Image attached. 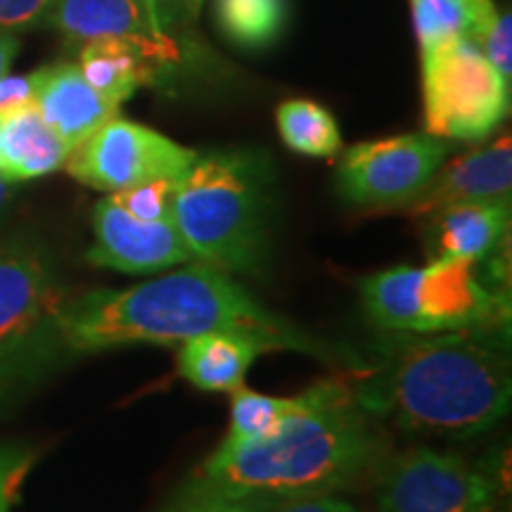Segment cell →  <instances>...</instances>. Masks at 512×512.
I'll list each match as a JSON object with an SVG mask.
<instances>
[{"label":"cell","mask_w":512,"mask_h":512,"mask_svg":"<svg viewBox=\"0 0 512 512\" xmlns=\"http://www.w3.org/2000/svg\"><path fill=\"white\" fill-rule=\"evenodd\" d=\"M147 3H150V0H147Z\"/></svg>","instance_id":"836d02e7"},{"label":"cell","mask_w":512,"mask_h":512,"mask_svg":"<svg viewBox=\"0 0 512 512\" xmlns=\"http://www.w3.org/2000/svg\"><path fill=\"white\" fill-rule=\"evenodd\" d=\"M494 482L465 460L411 448L384 467L377 512H494Z\"/></svg>","instance_id":"30bf717a"},{"label":"cell","mask_w":512,"mask_h":512,"mask_svg":"<svg viewBox=\"0 0 512 512\" xmlns=\"http://www.w3.org/2000/svg\"><path fill=\"white\" fill-rule=\"evenodd\" d=\"M93 233L88 261L121 273L150 275L195 259L174 219L140 221L112 195L95 204Z\"/></svg>","instance_id":"8fae6325"},{"label":"cell","mask_w":512,"mask_h":512,"mask_svg":"<svg viewBox=\"0 0 512 512\" xmlns=\"http://www.w3.org/2000/svg\"><path fill=\"white\" fill-rule=\"evenodd\" d=\"M69 152L72 147L43 121L36 105L0 121V174L12 183L53 174Z\"/></svg>","instance_id":"ac0fdd59"},{"label":"cell","mask_w":512,"mask_h":512,"mask_svg":"<svg viewBox=\"0 0 512 512\" xmlns=\"http://www.w3.org/2000/svg\"><path fill=\"white\" fill-rule=\"evenodd\" d=\"M271 342L252 332L214 330L183 342L178 354V370L202 392H233L245 382L252 363Z\"/></svg>","instance_id":"9a60e30c"},{"label":"cell","mask_w":512,"mask_h":512,"mask_svg":"<svg viewBox=\"0 0 512 512\" xmlns=\"http://www.w3.org/2000/svg\"><path fill=\"white\" fill-rule=\"evenodd\" d=\"M67 299L46 249L0 240V403L67 356L60 332Z\"/></svg>","instance_id":"8992f818"},{"label":"cell","mask_w":512,"mask_h":512,"mask_svg":"<svg viewBox=\"0 0 512 512\" xmlns=\"http://www.w3.org/2000/svg\"><path fill=\"white\" fill-rule=\"evenodd\" d=\"M448 155V145L430 133H406L344 152L337 190L358 207H403L425 190Z\"/></svg>","instance_id":"9c48e42d"},{"label":"cell","mask_w":512,"mask_h":512,"mask_svg":"<svg viewBox=\"0 0 512 512\" xmlns=\"http://www.w3.org/2000/svg\"><path fill=\"white\" fill-rule=\"evenodd\" d=\"M31 465L34 453L29 448L0 444V512H12Z\"/></svg>","instance_id":"d4e9b609"},{"label":"cell","mask_w":512,"mask_h":512,"mask_svg":"<svg viewBox=\"0 0 512 512\" xmlns=\"http://www.w3.org/2000/svg\"><path fill=\"white\" fill-rule=\"evenodd\" d=\"M216 24L235 46H273L287 24V0H216Z\"/></svg>","instance_id":"d6986e66"},{"label":"cell","mask_w":512,"mask_h":512,"mask_svg":"<svg viewBox=\"0 0 512 512\" xmlns=\"http://www.w3.org/2000/svg\"><path fill=\"white\" fill-rule=\"evenodd\" d=\"M36 105L34 74L8 76L0 79V121Z\"/></svg>","instance_id":"83f0119b"},{"label":"cell","mask_w":512,"mask_h":512,"mask_svg":"<svg viewBox=\"0 0 512 512\" xmlns=\"http://www.w3.org/2000/svg\"><path fill=\"white\" fill-rule=\"evenodd\" d=\"M271 166L261 155L221 150L197 155L178 178L174 221L202 264L256 273L264 264Z\"/></svg>","instance_id":"277c9868"},{"label":"cell","mask_w":512,"mask_h":512,"mask_svg":"<svg viewBox=\"0 0 512 512\" xmlns=\"http://www.w3.org/2000/svg\"><path fill=\"white\" fill-rule=\"evenodd\" d=\"M181 178V176H178ZM178 178H157V181L136 185L131 190L112 192L114 202L140 221L174 219V200Z\"/></svg>","instance_id":"603a6c76"},{"label":"cell","mask_w":512,"mask_h":512,"mask_svg":"<svg viewBox=\"0 0 512 512\" xmlns=\"http://www.w3.org/2000/svg\"><path fill=\"white\" fill-rule=\"evenodd\" d=\"M370 318L403 335L496 328L508 330L510 292L491 287L475 261L434 256L427 266H394L361 287Z\"/></svg>","instance_id":"5b68a950"},{"label":"cell","mask_w":512,"mask_h":512,"mask_svg":"<svg viewBox=\"0 0 512 512\" xmlns=\"http://www.w3.org/2000/svg\"><path fill=\"white\" fill-rule=\"evenodd\" d=\"M200 5L202 0H150L152 15H155L162 31L192 22L200 12Z\"/></svg>","instance_id":"f546056e"},{"label":"cell","mask_w":512,"mask_h":512,"mask_svg":"<svg viewBox=\"0 0 512 512\" xmlns=\"http://www.w3.org/2000/svg\"><path fill=\"white\" fill-rule=\"evenodd\" d=\"M280 138L306 157H332L342 147L337 119L313 100H287L275 112Z\"/></svg>","instance_id":"ffe728a7"},{"label":"cell","mask_w":512,"mask_h":512,"mask_svg":"<svg viewBox=\"0 0 512 512\" xmlns=\"http://www.w3.org/2000/svg\"><path fill=\"white\" fill-rule=\"evenodd\" d=\"M420 53L456 38H475L477 24L465 0H411Z\"/></svg>","instance_id":"7402d4cb"},{"label":"cell","mask_w":512,"mask_h":512,"mask_svg":"<svg viewBox=\"0 0 512 512\" xmlns=\"http://www.w3.org/2000/svg\"><path fill=\"white\" fill-rule=\"evenodd\" d=\"M380 456V434L349 384L320 382L299 394L297 408L271 437L223 441L188 484L271 501L332 494L361 479Z\"/></svg>","instance_id":"3957f363"},{"label":"cell","mask_w":512,"mask_h":512,"mask_svg":"<svg viewBox=\"0 0 512 512\" xmlns=\"http://www.w3.org/2000/svg\"><path fill=\"white\" fill-rule=\"evenodd\" d=\"M422 55L425 128L434 138L484 140L510 112V86L472 38Z\"/></svg>","instance_id":"52a82bcc"},{"label":"cell","mask_w":512,"mask_h":512,"mask_svg":"<svg viewBox=\"0 0 512 512\" xmlns=\"http://www.w3.org/2000/svg\"><path fill=\"white\" fill-rule=\"evenodd\" d=\"M268 512H356L354 505L332 494H311L283 498Z\"/></svg>","instance_id":"f1b7e54d"},{"label":"cell","mask_w":512,"mask_h":512,"mask_svg":"<svg viewBox=\"0 0 512 512\" xmlns=\"http://www.w3.org/2000/svg\"><path fill=\"white\" fill-rule=\"evenodd\" d=\"M12 192H15V183L8 181V178L0 174V216H3L5 207H8L12 200Z\"/></svg>","instance_id":"d6a6232c"},{"label":"cell","mask_w":512,"mask_h":512,"mask_svg":"<svg viewBox=\"0 0 512 512\" xmlns=\"http://www.w3.org/2000/svg\"><path fill=\"white\" fill-rule=\"evenodd\" d=\"M214 330L252 332L273 349L323 354L313 339L247 294L233 275L192 264L126 290H93L69 297L60 311L67 354H93L131 344H183Z\"/></svg>","instance_id":"7a4b0ae2"},{"label":"cell","mask_w":512,"mask_h":512,"mask_svg":"<svg viewBox=\"0 0 512 512\" xmlns=\"http://www.w3.org/2000/svg\"><path fill=\"white\" fill-rule=\"evenodd\" d=\"M197 152L136 121L114 117L69 152L67 171L95 190L121 192L157 178H178Z\"/></svg>","instance_id":"ba28073f"},{"label":"cell","mask_w":512,"mask_h":512,"mask_svg":"<svg viewBox=\"0 0 512 512\" xmlns=\"http://www.w3.org/2000/svg\"><path fill=\"white\" fill-rule=\"evenodd\" d=\"M432 240L437 256L486 261L501 252L510 233V197L465 202L434 211Z\"/></svg>","instance_id":"2e32d148"},{"label":"cell","mask_w":512,"mask_h":512,"mask_svg":"<svg viewBox=\"0 0 512 512\" xmlns=\"http://www.w3.org/2000/svg\"><path fill=\"white\" fill-rule=\"evenodd\" d=\"M510 185L512 143L510 136H501L491 145L453 159L446 169H439L425 190L411 202V209L413 214L430 216L453 204L510 197Z\"/></svg>","instance_id":"5bb4252c"},{"label":"cell","mask_w":512,"mask_h":512,"mask_svg":"<svg viewBox=\"0 0 512 512\" xmlns=\"http://www.w3.org/2000/svg\"><path fill=\"white\" fill-rule=\"evenodd\" d=\"M351 392L370 418L401 430L472 437L508 413V330L475 328L389 339Z\"/></svg>","instance_id":"6da1fadb"},{"label":"cell","mask_w":512,"mask_h":512,"mask_svg":"<svg viewBox=\"0 0 512 512\" xmlns=\"http://www.w3.org/2000/svg\"><path fill=\"white\" fill-rule=\"evenodd\" d=\"M176 50L159 38H100L86 43L81 50L79 69L102 98L121 105L140 86H150L157 79V69L174 60Z\"/></svg>","instance_id":"4fadbf2b"},{"label":"cell","mask_w":512,"mask_h":512,"mask_svg":"<svg viewBox=\"0 0 512 512\" xmlns=\"http://www.w3.org/2000/svg\"><path fill=\"white\" fill-rule=\"evenodd\" d=\"M55 0H0V31L19 34L46 22Z\"/></svg>","instance_id":"4316f807"},{"label":"cell","mask_w":512,"mask_h":512,"mask_svg":"<svg viewBox=\"0 0 512 512\" xmlns=\"http://www.w3.org/2000/svg\"><path fill=\"white\" fill-rule=\"evenodd\" d=\"M299 403L297 396H266L249 392L240 384L233 389V403H230V430L226 444H247L271 437L283 425Z\"/></svg>","instance_id":"44dd1931"},{"label":"cell","mask_w":512,"mask_h":512,"mask_svg":"<svg viewBox=\"0 0 512 512\" xmlns=\"http://www.w3.org/2000/svg\"><path fill=\"white\" fill-rule=\"evenodd\" d=\"M17 50H19V38L15 34H5V31H0V79L8 74Z\"/></svg>","instance_id":"1f68e13d"},{"label":"cell","mask_w":512,"mask_h":512,"mask_svg":"<svg viewBox=\"0 0 512 512\" xmlns=\"http://www.w3.org/2000/svg\"><path fill=\"white\" fill-rule=\"evenodd\" d=\"M278 501L259 496H228L185 484L171 501L169 512H268Z\"/></svg>","instance_id":"cb8c5ba5"},{"label":"cell","mask_w":512,"mask_h":512,"mask_svg":"<svg viewBox=\"0 0 512 512\" xmlns=\"http://www.w3.org/2000/svg\"><path fill=\"white\" fill-rule=\"evenodd\" d=\"M46 24L69 41L164 36L147 0H55Z\"/></svg>","instance_id":"e0dca14e"},{"label":"cell","mask_w":512,"mask_h":512,"mask_svg":"<svg viewBox=\"0 0 512 512\" xmlns=\"http://www.w3.org/2000/svg\"><path fill=\"white\" fill-rule=\"evenodd\" d=\"M512 19L510 10H505L503 15L498 12L494 22L484 29V34L477 38V46L486 55V60L494 64V69L501 74V79L512 83Z\"/></svg>","instance_id":"484cf974"},{"label":"cell","mask_w":512,"mask_h":512,"mask_svg":"<svg viewBox=\"0 0 512 512\" xmlns=\"http://www.w3.org/2000/svg\"><path fill=\"white\" fill-rule=\"evenodd\" d=\"M34 83L38 114L72 150L119 112V105L102 98L83 79L79 64L60 62L36 69Z\"/></svg>","instance_id":"7c38bea8"},{"label":"cell","mask_w":512,"mask_h":512,"mask_svg":"<svg viewBox=\"0 0 512 512\" xmlns=\"http://www.w3.org/2000/svg\"><path fill=\"white\" fill-rule=\"evenodd\" d=\"M465 5L472 10V15H475L477 31H475V38H472V41H477V38L484 34V29L494 22L498 10H496L494 0H465Z\"/></svg>","instance_id":"4dcf8cb0"}]
</instances>
